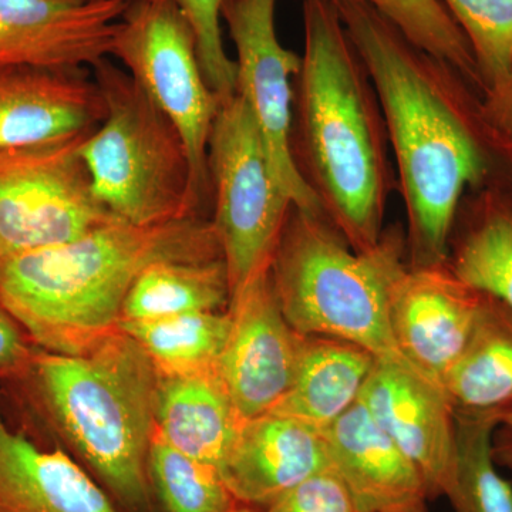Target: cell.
<instances>
[{
  "label": "cell",
  "mask_w": 512,
  "mask_h": 512,
  "mask_svg": "<svg viewBox=\"0 0 512 512\" xmlns=\"http://www.w3.org/2000/svg\"><path fill=\"white\" fill-rule=\"evenodd\" d=\"M359 402L409 458L429 500L447 497L456 466V412L443 386L409 363L377 359Z\"/></svg>",
  "instance_id": "12"
},
{
  "label": "cell",
  "mask_w": 512,
  "mask_h": 512,
  "mask_svg": "<svg viewBox=\"0 0 512 512\" xmlns=\"http://www.w3.org/2000/svg\"><path fill=\"white\" fill-rule=\"evenodd\" d=\"M92 73L106 114L80 151L100 204L133 225L201 215L192 192L190 156L173 121L109 57Z\"/></svg>",
  "instance_id": "6"
},
{
  "label": "cell",
  "mask_w": 512,
  "mask_h": 512,
  "mask_svg": "<svg viewBox=\"0 0 512 512\" xmlns=\"http://www.w3.org/2000/svg\"><path fill=\"white\" fill-rule=\"evenodd\" d=\"M0 512H117L110 494L62 448L13 430L0 403Z\"/></svg>",
  "instance_id": "18"
},
{
  "label": "cell",
  "mask_w": 512,
  "mask_h": 512,
  "mask_svg": "<svg viewBox=\"0 0 512 512\" xmlns=\"http://www.w3.org/2000/svg\"><path fill=\"white\" fill-rule=\"evenodd\" d=\"M483 107L488 126L512 158V69L497 89L485 94Z\"/></svg>",
  "instance_id": "32"
},
{
  "label": "cell",
  "mask_w": 512,
  "mask_h": 512,
  "mask_svg": "<svg viewBox=\"0 0 512 512\" xmlns=\"http://www.w3.org/2000/svg\"><path fill=\"white\" fill-rule=\"evenodd\" d=\"M329 467L323 431L269 412L242 421L218 471L239 504L265 510Z\"/></svg>",
  "instance_id": "16"
},
{
  "label": "cell",
  "mask_w": 512,
  "mask_h": 512,
  "mask_svg": "<svg viewBox=\"0 0 512 512\" xmlns=\"http://www.w3.org/2000/svg\"><path fill=\"white\" fill-rule=\"evenodd\" d=\"M335 3L382 106L406 210L407 265L444 264L461 198L512 180V158L488 126L483 96L463 74L372 6Z\"/></svg>",
  "instance_id": "1"
},
{
  "label": "cell",
  "mask_w": 512,
  "mask_h": 512,
  "mask_svg": "<svg viewBox=\"0 0 512 512\" xmlns=\"http://www.w3.org/2000/svg\"><path fill=\"white\" fill-rule=\"evenodd\" d=\"M119 328L146 352L157 375L177 376L217 366L231 318L228 309L192 312L153 320H123Z\"/></svg>",
  "instance_id": "24"
},
{
  "label": "cell",
  "mask_w": 512,
  "mask_h": 512,
  "mask_svg": "<svg viewBox=\"0 0 512 512\" xmlns=\"http://www.w3.org/2000/svg\"><path fill=\"white\" fill-rule=\"evenodd\" d=\"M128 0H0V67L90 69L111 56Z\"/></svg>",
  "instance_id": "13"
},
{
  "label": "cell",
  "mask_w": 512,
  "mask_h": 512,
  "mask_svg": "<svg viewBox=\"0 0 512 512\" xmlns=\"http://www.w3.org/2000/svg\"><path fill=\"white\" fill-rule=\"evenodd\" d=\"M218 258L220 242L201 215L111 221L66 244L0 258V303L42 350L77 355L119 330L128 292L148 266Z\"/></svg>",
  "instance_id": "3"
},
{
  "label": "cell",
  "mask_w": 512,
  "mask_h": 512,
  "mask_svg": "<svg viewBox=\"0 0 512 512\" xmlns=\"http://www.w3.org/2000/svg\"><path fill=\"white\" fill-rule=\"evenodd\" d=\"M493 457L498 467L512 473V404L500 416L493 434Z\"/></svg>",
  "instance_id": "33"
},
{
  "label": "cell",
  "mask_w": 512,
  "mask_h": 512,
  "mask_svg": "<svg viewBox=\"0 0 512 512\" xmlns=\"http://www.w3.org/2000/svg\"><path fill=\"white\" fill-rule=\"evenodd\" d=\"M212 227L231 299L271 269L293 201L276 177L261 130L239 94L222 99L208 141Z\"/></svg>",
  "instance_id": "7"
},
{
  "label": "cell",
  "mask_w": 512,
  "mask_h": 512,
  "mask_svg": "<svg viewBox=\"0 0 512 512\" xmlns=\"http://www.w3.org/2000/svg\"><path fill=\"white\" fill-rule=\"evenodd\" d=\"M148 476L165 512H237L242 507L217 468L185 456L156 433L148 456Z\"/></svg>",
  "instance_id": "26"
},
{
  "label": "cell",
  "mask_w": 512,
  "mask_h": 512,
  "mask_svg": "<svg viewBox=\"0 0 512 512\" xmlns=\"http://www.w3.org/2000/svg\"><path fill=\"white\" fill-rule=\"evenodd\" d=\"M265 512H356L345 485L332 468L303 481Z\"/></svg>",
  "instance_id": "30"
},
{
  "label": "cell",
  "mask_w": 512,
  "mask_h": 512,
  "mask_svg": "<svg viewBox=\"0 0 512 512\" xmlns=\"http://www.w3.org/2000/svg\"><path fill=\"white\" fill-rule=\"evenodd\" d=\"M237 512H252V511H251V508L244 507V505H242V507L239 508V510Z\"/></svg>",
  "instance_id": "34"
},
{
  "label": "cell",
  "mask_w": 512,
  "mask_h": 512,
  "mask_svg": "<svg viewBox=\"0 0 512 512\" xmlns=\"http://www.w3.org/2000/svg\"><path fill=\"white\" fill-rule=\"evenodd\" d=\"M87 134L0 151V258L57 247L117 220L94 195L80 151Z\"/></svg>",
  "instance_id": "9"
},
{
  "label": "cell",
  "mask_w": 512,
  "mask_h": 512,
  "mask_svg": "<svg viewBox=\"0 0 512 512\" xmlns=\"http://www.w3.org/2000/svg\"><path fill=\"white\" fill-rule=\"evenodd\" d=\"M104 114L90 69L0 67V151L90 133Z\"/></svg>",
  "instance_id": "15"
},
{
  "label": "cell",
  "mask_w": 512,
  "mask_h": 512,
  "mask_svg": "<svg viewBox=\"0 0 512 512\" xmlns=\"http://www.w3.org/2000/svg\"><path fill=\"white\" fill-rule=\"evenodd\" d=\"M303 55L293 80V164L356 252L383 237L397 175L379 97L333 0H303Z\"/></svg>",
  "instance_id": "2"
},
{
  "label": "cell",
  "mask_w": 512,
  "mask_h": 512,
  "mask_svg": "<svg viewBox=\"0 0 512 512\" xmlns=\"http://www.w3.org/2000/svg\"><path fill=\"white\" fill-rule=\"evenodd\" d=\"M376 360L372 352L349 340L302 335L291 386L272 413L320 431L328 429L359 402Z\"/></svg>",
  "instance_id": "21"
},
{
  "label": "cell",
  "mask_w": 512,
  "mask_h": 512,
  "mask_svg": "<svg viewBox=\"0 0 512 512\" xmlns=\"http://www.w3.org/2000/svg\"><path fill=\"white\" fill-rule=\"evenodd\" d=\"M421 512H427V510L426 511H421Z\"/></svg>",
  "instance_id": "35"
},
{
  "label": "cell",
  "mask_w": 512,
  "mask_h": 512,
  "mask_svg": "<svg viewBox=\"0 0 512 512\" xmlns=\"http://www.w3.org/2000/svg\"><path fill=\"white\" fill-rule=\"evenodd\" d=\"M231 328L217 369L242 420L272 412L291 386L302 333L286 320L271 269L228 306Z\"/></svg>",
  "instance_id": "11"
},
{
  "label": "cell",
  "mask_w": 512,
  "mask_h": 512,
  "mask_svg": "<svg viewBox=\"0 0 512 512\" xmlns=\"http://www.w3.org/2000/svg\"><path fill=\"white\" fill-rule=\"evenodd\" d=\"M498 421L493 413H456V466L446 497L454 512H512V484L493 457Z\"/></svg>",
  "instance_id": "25"
},
{
  "label": "cell",
  "mask_w": 512,
  "mask_h": 512,
  "mask_svg": "<svg viewBox=\"0 0 512 512\" xmlns=\"http://www.w3.org/2000/svg\"><path fill=\"white\" fill-rule=\"evenodd\" d=\"M338 2V0H333ZM366 3L397 26L407 39L463 74L484 97V87L463 30L441 0H353Z\"/></svg>",
  "instance_id": "27"
},
{
  "label": "cell",
  "mask_w": 512,
  "mask_h": 512,
  "mask_svg": "<svg viewBox=\"0 0 512 512\" xmlns=\"http://www.w3.org/2000/svg\"><path fill=\"white\" fill-rule=\"evenodd\" d=\"M157 379L146 352L120 328L77 355L37 350L22 377L59 439L130 512L153 507Z\"/></svg>",
  "instance_id": "4"
},
{
  "label": "cell",
  "mask_w": 512,
  "mask_h": 512,
  "mask_svg": "<svg viewBox=\"0 0 512 512\" xmlns=\"http://www.w3.org/2000/svg\"><path fill=\"white\" fill-rule=\"evenodd\" d=\"M231 302L224 259L163 261L148 266L128 292L123 320L218 312Z\"/></svg>",
  "instance_id": "23"
},
{
  "label": "cell",
  "mask_w": 512,
  "mask_h": 512,
  "mask_svg": "<svg viewBox=\"0 0 512 512\" xmlns=\"http://www.w3.org/2000/svg\"><path fill=\"white\" fill-rule=\"evenodd\" d=\"M407 268L402 227L384 229L376 248L356 252L323 211L293 204L271 272L296 332L349 340L377 359L407 363L389 323L390 293Z\"/></svg>",
  "instance_id": "5"
},
{
  "label": "cell",
  "mask_w": 512,
  "mask_h": 512,
  "mask_svg": "<svg viewBox=\"0 0 512 512\" xmlns=\"http://www.w3.org/2000/svg\"><path fill=\"white\" fill-rule=\"evenodd\" d=\"M157 376V436L185 456L220 470L244 420L217 369Z\"/></svg>",
  "instance_id": "19"
},
{
  "label": "cell",
  "mask_w": 512,
  "mask_h": 512,
  "mask_svg": "<svg viewBox=\"0 0 512 512\" xmlns=\"http://www.w3.org/2000/svg\"><path fill=\"white\" fill-rule=\"evenodd\" d=\"M275 12L276 0H224L221 18L237 53V94L251 110L276 177L293 204L322 211L292 160L293 80L302 56L282 46Z\"/></svg>",
  "instance_id": "10"
},
{
  "label": "cell",
  "mask_w": 512,
  "mask_h": 512,
  "mask_svg": "<svg viewBox=\"0 0 512 512\" xmlns=\"http://www.w3.org/2000/svg\"><path fill=\"white\" fill-rule=\"evenodd\" d=\"M447 262L463 281L512 311V180L464 194L451 229Z\"/></svg>",
  "instance_id": "20"
},
{
  "label": "cell",
  "mask_w": 512,
  "mask_h": 512,
  "mask_svg": "<svg viewBox=\"0 0 512 512\" xmlns=\"http://www.w3.org/2000/svg\"><path fill=\"white\" fill-rule=\"evenodd\" d=\"M111 56L180 131L201 212L211 198L208 141L222 99L202 72L190 23L173 0H128Z\"/></svg>",
  "instance_id": "8"
},
{
  "label": "cell",
  "mask_w": 512,
  "mask_h": 512,
  "mask_svg": "<svg viewBox=\"0 0 512 512\" xmlns=\"http://www.w3.org/2000/svg\"><path fill=\"white\" fill-rule=\"evenodd\" d=\"M36 352L28 333L0 303V379H22Z\"/></svg>",
  "instance_id": "31"
},
{
  "label": "cell",
  "mask_w": 512,
  "mask_h": 512,
  "mask_svg": "<svg viewBox=\"0 0 512 512\" xmlns=\"http://www.w3.org/2000/svg\"><path fill=\"white\" fill-rule=\"evenodd\" d=\"M330 468L356 512H421L429 501L423 480L362 403L323 430Z\"/></svg>",
  "instance_id": "17"
},
{
  "label": "cell",
  "mask_w": 512,
  "mask_h": 512,
  "mask_svg": "<svg viewBox=\"0 0 512 512\" xmlns=\"http://www.w3.org/2000/svg\"><path fill=\"white\" fill-rule=\"evenodd\" d=\"M184 13L197 39L202 72L221 99L237 93V66L222 39L221 10L224 0H173Z\"/></svg>",
  "instance_id": "29"
},
{
  "label": "cell",
  "mask_w": 512,
  "mask_h": 512,
  "mask_svg": "<svg viewBox=\"0 0 512 512\" xmlns=\"http://www.w3.org/2000/svg\"><path fill=\"white\" fill-rule=\"evenodd\" d=\"M456 413L501 416L512 404V311L485 293L466 348L441 380Z\"/></svg>",
  "instance_id": "22"
},
{
  "label": "cell",
  "mask_w": 512,
  "mask_h": 512,
  "mask_svg": "<svg viewBox=\"0 0 512 512\" xmlns=\"http://www.w3.org/2000/svg\"><path fill=\"white\" fill-rule=\"evenodd\" d=\"M485 299L448 262L407 268L394 284L389 323L394 345L421 375L441 384L466 348Z\"/></svg>",
  "instance_id": "14"
},
{
  "label": "cell",
  "mask_w": 512,
  "mask_h": 512,
  "mask_svg": "<svg viewBox=\"0 0 512 512\" xmlns=\"http://www.w3.org/2000/svg\"><path fill=\"white\" fill-rule=\"evenodd\" d=\"M441 2L473 49L484 96L493 92L512 69V0Z\"/></svg>",
  "instance_id": "28"
}]
</instances>
